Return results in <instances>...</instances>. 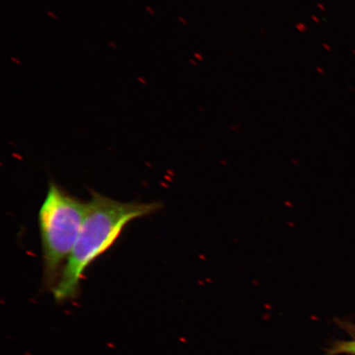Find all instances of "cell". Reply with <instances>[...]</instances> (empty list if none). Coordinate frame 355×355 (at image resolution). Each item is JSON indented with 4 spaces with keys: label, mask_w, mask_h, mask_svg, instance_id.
Wrapping results in <instances>:
<instances>
[{
    "label": "cell",
    "mask_w": 355,
    "mask_h": 355,
    "mask_svg": "<svg viewBox=\"0 0 355 355\" xmlns=\"http://www.w3.org/2000/svg\"><path fill=\"white\" fill-rule=\"evenodd\" d=\"M162 204L122 202L92 193L76 243L65 264L59 282L53 288L57 302L77 298L84 273L93 261L117 241L130 222L161 210Z\"/></svg>",
    "instance_id": "obj_1"
},
{
    "label": "cell",
    "mask_w": 355,
    "mask_h": 355,
    "mask_svg": "<svg viewBox=\"0 0 355 355\" xmlns=\"http://www.w3.org/2000/svg\"><path fill=\"white\" fill-rule=\"evenodd\" d=\"M87 210V202L71 196L54 182L39 211L44 282L54 288L72 252Z\"/></svg>",
    "instance_id": "obj_2"
},
{
    "label": "cell",
    "mask_w": 355,
    "mask_h": 355,
    "mask_svg": "<svg viewBox=\"0 0 355 355\" xmlns=\"http://www.w3.org/2000/svg\"><path fill=\"white\" fill-rule=\"evenodd\" d=\"M324 352L325 355H355V338L352 340L332 341L327 348L324 349Z\"/></svg>",
    "instance_id": "obj_3"
},
{
    "label": "cell",
    "mask_w": 355,
    "mask_h": 355,
    "mask_svg": "<svg viewBox=\"0 0 355 355\" xmlns=\"http://www.w3.org/2000/svg\"><path fill=\"white\" fill-rule=\"evenodd\" d=\"M47 15H48V16H50L51 17H52V19H54L55 20L58 19L57 16L51 12H47Z\"/></svg>",
    "instance_id": "obj_4"
},
{
    "label": "cell",
    "mask_w": 355,
    "mask_h": 355,
    "mask_svg": "<svg viewBox=\"0 0 355 355\" xmlns=\"http://www.w3.org/2000/svg\"><path fill=\"white\" fill-rule=\"evenodd\" d=\"M146 11H148V12L150 13V15H155V12H154V10H153V8H150V7H146Z\"/></svg>",
    "instance_id": "obj_5"
},
{
    "label": "cell",
    "mask_w": 355,
    "mask_h": 355,
    "mask_svg": "<svg viewBox=\"0 0 355 355\" xmlns=\"http://www.w3.org/2000/svg\"><path fill=\"white\" fill-rule=\"evenodd\" d=\"M11 60L15 62L17 64H21V61L19 60H17V58L12 57Z\"/></svg>",
    "instance_id": "obj_6"
},
{
    "label": "cell",
    "mask_w": 355,
    "mask_h": 355,
    "mask_svg": "<svg viewBox=\"0 0 355 355\" xmlns=\"http://www.w3.org/2000/svg\"><path fill=\"white\" fill-rule=\"evenodd\" d=\"M109 46L110 47H112L113 49H115V50H116V49H117V46H115L114 43H113V42H109Z\"/></svg>",
    "instance_id": "obj_7"
},
{
    "label": "cell",
    "mask_w": 355,
    "mask_h": 355,
    "mask_svg": "<svg viewBox=\"0 0 355 355\" xmlns=\"http://www.w3.org/2000/svg\"><path fill=\"white\" fill-rule=\"evenodd\" d=\"M137 79H139V81L140 83H141L143 84H145V85H146V80H144L143 78H140V77L139 78H137Z\"/></svg>",
    "instance_id": "obj_8"
}]
</instances>
